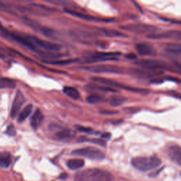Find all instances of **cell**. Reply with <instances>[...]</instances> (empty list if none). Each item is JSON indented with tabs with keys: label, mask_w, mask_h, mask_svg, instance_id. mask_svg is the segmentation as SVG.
I'll use <instances>...</instances> for the list:
<instances>
[{
	"label": "cell",
	"mask_w": 181,
	"mask_h": 181,
	"mask_svg": "<svg viewBox=\"0 0 181 181\" xmlns=\"http://www.w3.org/2000/svg\"><path fill=\"white\" fill-rule=\"evenodd\" d=\"M33 105L28 104L24 108L21 110L20 114L18 115V123H23V121H25L27 118H28V116L31 114L32 110H33Z\"/></svg>",
	"instance_id": "7402d4cb"
},
{
	"label": "cell",
	"mask_w": 181,
	"mask_h": 181,
	"mask_svg": "<svg viewBox=\"0 0 181 181\" xmlns=\"http://www.w3.org/2000/svg\"><path fill=\"white\" fill-rule=\"evenodd\" d=\"M167 55L170 56H180L181 53V48L180 44H175V43H171L166 47V49L165 50Z\"/></svg>",
	"instance_id": "44dd1931"
},
{
	"label": "cell",
	"mask_w": 181,
	"mask_h": 181,
	"mask_svg": "<svg viewBox=\"0 0 181 181\" xmlns=\"http://www.w3.org/2000/svg\"><path fill=\"white\" fill-rule=\"evenodd\" d=\"M63 92L67 96L74 100H78L80 98V93L76 88L71 86H66L63 88Z\"/></svg>",
	"instance_id": "484cf974"
},
{
	"label": "cell",
	"mask_w": 181,
	"mask_h": 181,
	"mask_svg": "<svg viewBox=\"0 0 181 181\" xmlns=\"http://www.w3.org/2000/svg\"><path fill=\"white\" fill-rule=\"evenodd\" d=\"M120 53H97L93 52L89 53L88 56L83 57V63H93L96 62L103 61H114L118 60L117 56L120 55Z\"/></svg>",
	"instance_id": "8992f818"
},
{
	"label": "cell",
	"mask_w": 181,
	"mask_h": 181,
	"mask_svg": "<svg viewBox=\"0 0 181 181\" xmlns=\"http://www.w3.org/2000/svg\"><path fill=\"white\" fill-rule=\"evenodd\" d=\"M147 38L151 39L160 40V39H175L180 40L181 38V34L179 31H168L163 33H156L149 34Z\"/></svg>",
	"instance_id": "8fae6325"
},
{
	"label": "cell",
	"mask_w": 181,
	"mask_h": 181,
	"mask_svg": "<svg viewBox=\"0 0 181 181\" xmlns=\"http://www.w3.org/2000/svg\"><path fill=\"white\" fill-rule=\"evenodd\" d=\"M6 134L9 135L11 137H13V136H15L16 133H17V132H16V129H15V127L13 126V125H9V126L6 129Z\"/></svg>",
	"instance_id": "d6a6232c"
},
{
	"label": "cell",
	"mask_w": 181,
	"mask_h": 181,
	"mask_svg": "<svg viewBox=\"0 0 181 181\" xmlns=\"http://www.w3.org/2000/svg\"><path fill=\"white\" fill-rule=\"evenodd\" d=\"M134 64L137 66L143 67L145 69L150 70V71L156 72V70H166V71L176 72V69L173 66L163 60H160V59H140L134 63Z\"/></svg>",
	"instance_id": "277c9868"
},
{
	"label": "cell",
	"mask_w": 181,
	"mask_h": 181,
	"mask_svg": "<svg viewBox=\"0 0 181 181\" xmlns=\"http://www.w3.org/2000/svg\"><path fill=\"white\" fill-rule=\"evenodd\" d=\"M140 108H128L124 109V111L129 113V114H133V113L139 111Z\"/></svg>",
	"instance_id": "e575fe53"
},
{
	"label": "cell",
	"mask_w": 181,
	"mask_h": 181,
	"mask_svg": "<svg viewBox=\"0 0 181 181\" xmlns=\"http://www.w3.org/2000/svg\"><path fill=\"white\" fill-rule=\"evenodd\" d=\"M48 3H50V4H60L62 6H65L69 7L68 9H69L70 7L72 8H74V9H77L78 8L77 7H76L77 5L75 4L74 2H68V1H58V0H55V1H53V0H51V1H46Z\"/></svg>",
	"instance_id": "f546056e"
},
{
	"label": "cell",
	"mask_w": 181,
	"mask_h": 181,
	"mask_svg": "<svg viewBox=\"0 0 181 181\" xmlns=\"http://www.w3.org/2000/svg\"><path fill=\"white\" fill-rule=\"evenodd\" d=\"M101 114L102 115H116L118 114L119 112L117 110H103L100 111Z\"/></svg>",
	"instance_id": "836d02e7"
},
{
	"label": "cell",
	"mask_w": 181,
	"mask_h": 181,
	"mask_svg": "<svg viewBox=\"0 0 181 181\" xmlns=\"http://www.w3.org/2000/svg\"><path fill=\"white\" fill-rule=\"evenodd\" d=\"M126 58L129 59H131V60H133V59H137V55L134 53H129L128 55H126Z\"/></svg>",
	"instance_id": "d590c367"
},
{
	"label": "cell",
	"mask_w": 181,
	"mask_h": 181,
	"mask_svg": "<svg viewBox=\"0 0 181 181\" xmlns=\"http://www.w3.org/2000/svg\"><path fill=\"white\" fill-rule=\"evenodd\" d=\"M26 38L33 43L35 46H38L45 50H48V52H58L59 50L62 49V46L60 45L41 40L36 36H28Z\"/></svg>",
	"instance_id": "9c48e42d"
},
{
	"label": "cell",
	"mask_w": 181,
	"mask_h": 181,
	"mask_svg": "<svg viewBox=\"0 0 181 181\" xmlns=\"http://www.w3.org/2000/svg\"><path fill=\"white\" fill-rule=\"evenodd\" d=\"M152 83H155V84H160V83L163 82V79H152L150 82Z\"/></svg>",
	"instance_id": "8d00e7d4"
},
{
	"label": "cell",
	"mask_w": 181,
	"mask_h": 181,
	"mask_svg": "<svg viewBox=\"0 0 181 181\" xmlns=\"http://www.w3.org/2000/svg\"><path fill=\"white\" fill-rule=\"evenodd\" d=\"M11 36H12L13 40H15L16 42H17L21 45H22L23 46L27 48L28 49L31 50V51H33V52H36L37 53L39 51V50H38L37 48L35 46L33 43L30 41L27 38H24L23 36H18V35L14 34V33H12V35H11Z\"/></svg>",
	"instance_id": "2e32d148"
},
{
	"label": "cell",
	"mask_w": 181,
	"mask_h": 181,
	"mask_svg": "<svg viewBox=\"0 0 181 181\" xmlns=\"http://www.w3.org/2000/svg\"><path fill=\"white\" fill-rule=\"evenodd\" d=\"M80 142H91L93 143V144L101 146V147H106V142L102 139H88L84 137H82L79 139Z\"/></svg>",
	"instance_id": "f1b7e54d"
},
{
	"label": "cell",
	"mask_w": 181,
	"mask_h": 181,
	"mask_svg": "<svg viewBox=\"0 0 181 181\" xmlns=\"http://www.w3.org/2000/svg\"><path fill=\"white\" fill-rule=\"evenodd\" d=\"M77 61H79L78 59H64V60L58 59V60H53V61H44V63L53 64V65H67V64H72Z\"/></svg>",
	"instance_id": "83f0119b"
},
{
	"label": "cell",
	"mask_w": 181,
	"mask_h": 181,
	"mask_svg": "<svg viewBox=\"0 0 181 181\" xmlns=\"http://www.w3.org/2000/svg\"><path fill=\"white\" fill-rule=\"evenodd\" d=\"M91 79L93 82L100 83V84H103L105 86H108V87L112 88H123L125 89V90L130 91V92L139 93L142 95H147L149 93V91L145 88H136V87H132V86H129L126 84H124L120 82H116L115 80L106 79V78L103 77H93L91 78Z\"/></svg>",
	"instance_id": "3957f363"
},
{
	"label": "cell",
	"mask_w": 181,
	"mask_h": 181,
	"mask_svg": "<svg viewBox=\"0 0 181 181\" xmlns=\"http://www.w3.org/2000/svg\"><path fill=\"white\" fill-rule=\"evenodd\" d=\"M43 120H44V115H43L41 110L39 108H37L31 117V126L34 130H36L41 125Z\"/></svg>",
	"instance_id": "e0dca14e"
},
{
	"label": "cell",
	"mask_w": 181,
	"mask_h": 181,
	"mask_svg": "<svg viewBox=\"0 0 181 181\" xmlns=\"http://www.w3.org/2000/svg\"><path fill=\"white\" fill-rule=\"evenodd\" d=\"M85 162L83 159L81 158H72L69 159L67 162V166L70 170L75 171L79 168H82L84 166Z\"/></svg>",
	"instance_id": "ffe728a7"
},
{
	"label": "cell",
	"mask_w": 181,
	"mask_h": 181,
	"mask_svg": "<svg viewBox=\"0 0 181 181\" xmlns=\"http://www.w3.org/2000/svg\"><path fill=\"white\" fill-rule=\"evenodd\" d=\"M120 28L124 31L131 32L134 33H146V34H152L156 33L158 31L157 27L148 24L143 23H136V24H129V25L121 26Z\"/></svg>",
	"instance_id": "ba28073f"
},
{
	"label": "cell",
	"mask_w": 181,
	"mask_h": 181,
	"mask_svg": "<svg viewBox=\"0 0 181 181\" xmlns=\"http://www.w3.org/2000/svg\"><path fill=\"white\" fill-rule=\"evenodd\" d=\"M11 163H12V156L9 153H0V168H9Z\"/></svg>",
	"instance_id": "d4e9b609"
},
{
	"label": "cell",
	"mask_w": 181,
	"mask_h": 181,
	"mask_svg": "<svg viewBox=\"0 0 181 181\" xmlns=\"http://www.w3.org/2000/svg\"><path fill=\"white\" fill-rule=\"evenodd\" d=\"M112 175L104 170L91 168L81 171L76 175L74 181H111Z\"/></svg>",
	"instance_id": "6da1fadb"
},
{
	"label": "cell",
	"mask_w": 181,
	"mask_h": 181,
	"mask_svg": "<svg viewBox=\"0 0 181 181\" xmlns=\"http://www.w3.org/2000/svg\"><path fill=\"white\" fill-rule=\"evenodd\" d=\"M76 135L74 131L69 129H62L56 132L54 135V139L59 142H69Z\"/></svg>",
	"instance_id": "4fadbf2b"
},
{
	"label": "cell",
	"mask_w": 181,
	"mask_h": 181,
	"mask_svg": "<svg viewBox=\"0 0 181 181\" xmlns=\"http://www.w3.org/2000/svg\"><path fill=\"white\" fill-rule=\"evenodd\" d=\"M135 48L137 53L141 56H153L156 55V51L149 43H139L137 44Z\"/></svg>",
	"instance_id": "5bb4252c"
},
{
	"label": "cell",
	"mask_w": 181,
	"mask_h": 181,
	"mask_svg": "<svg viewBox=\"0 0 181 181\" xmlns=\"http://www.w3.org/2000/svg\"><path fill=\"white\" fill-rule=\"evenodd\" d=\"M168 154L171 160L178 166L181 165V148L179 145L173 144L168 148Z\"/></svg>",
	"instance_id": "9a60e30c"
},
{
	"label": "cell",
	"mask_w": 181,
	"mask_h": 181,
	"mask_svg": "<svg viewBox=\"0 0 181 181\" xmlns=\"http://www.w3.org/2000/svg\"><path fill=\"white\" fill-rule=\"evenodd\" d=\"M37 31L40 32V33H41L43 36H45L47 38H57V36H58V34H57L56 31H54V30L50 28H47V27L42 26L40 25Z\"/></svg>",
	"instance_id": "4316f807"
},
{
	"label": "cell",
	"mask_w": 181,
	"mask_h": 181,
	"mask_svg": "<svg viewBox=\"0 0 181 181\" xmlns=\"http://www.w3.org/2000/svg\"><path fill=\"white\" fill-rule=\"evenodd\" d=\"M110 137H111V134H110V133H108V132H105V133H103L101 134V137L103 139H110Z\"/></svg>",
	"instance_id": "74e56055"
},
{
	"label": "cell",
	"mask_w": 181,
	"mask_h": 181,
	"mask_svg": "<svg viewBox=\"0 0 181 181\" xmlns=\"http://www.w3.org/2000/svg\"><path fill=\"white\" fill-rule=\"evenodd\" d=\"M64 11L66 13H69V14L74 16V17L81 18V19L83 20H86V21H99V22H109V21H112L113 20L110 19H102V18H96L95 17H92V16L88 15V14H85V13H82L80 12H77L76 10H71V9H68L64 8Z\"/></svg>",
	"instance_id": "7c38bea8"
},
{
	"label": "cell",
	"mask_w": 181,
	"mask_h": 181,
	"mask_svg": "<svg viewBox=\"0 0 181 181\" xmlns=\"http://www.w3.org/2000/svg\"><path fill=\"white\" fill-rule=\"evenodd\" d=\"M2 28V24H1V22H0V28Z\"/></svg>",
	"instance_id": "60d3db41"
},
{
	"label": "cell",
	"mask_w": 181,
	"mask_h": 181,
	"mask_svg": "<svg viewBox=\"0 0 181 181\" xmlns=\"http://www.w3.org/2000/svg\"><path fill=\"white\" fill-rule=\"evenodd\" d=\"M103 98L101 96L97 95V94H92V95H90L87 97L86 101H87L88 103L95 104L101 102V101H103Z\"/></svg>",
	"instance_id": "4dcf8cb0"
},
{
	"label": "cell",
	"mask_w": 181,
	"mask_h": 181,
	"mask_svg": "<svg viewBox=\"0 0 181 181\" xmlns=\"http://www.w3.org/2000/svg\"><path fill=\"white\" fill-rule=\"evenodd\" d=\"M17 86L16 82L10 78H0V89L14 88Z\"/></svg>",
	"instance_id": "cb8c5ba5"
},
{
	"label": "cell",
	"mask_w": 181,
	"mask_h": 181,
	"mask_svg": "<svg viewBox=\"0 0 181 181\" xmlns=\"http://www.w3.org/2000/svg\"><path fill=\"white\" fill-rule=\"evenodd\" d=\"M98 34H100L101 36L108 37V38H125L128 37L123 33L120 31H116V30L109 29V28H100L97 30Z\"/></svg>",
	"instance_id": "ac0fdd59"
},
{
	"label": "cell",
	"mask_w": 181,
	"mask_h": 181,
	"mask_svg": "<svg viewBox=\"0 0 181 181\" xmlns=\"http://www.w3.org/2000/svg\"><path fill=\"white\" fill-rule=\"evenodd\" d=\"M85 88L88 91H98L101 92H109V93H117L118 91L113 88L108 87L103 85H97L93 83H88L85 86Z\"/></svg>",
	"instance_id": "d6986e66"
},
{
	"label": "cell",
	"mask_w": 181,
	"mask_h": 181,
	"mask_svg": "<svg viewBox=\"0 0 181 181\" xmlns=\"http://www.w3.org/2000/svg\"><path fill=\"white\" fill-rule=\"evenodd\" d=\"M67 176H68V175H67V173H62L60 175V176L59 177V179L64 180V179H66V178H67Z\"/></svg>",
	"instance_id": "f35d334b"
},
{
	"label": "cell",
	"mask_w": 181,
	"mask_h": 181,
	"mask_svg": "<svg viewBox=\"0 0 181 181\" xmlns=\"http://www.w3.org/2000/svg\"><path fill=\"white\" fill-rule=\"evenodd\" d=\"M26 101V98L23 93L20 90H18L13 99L12 109H11L10 115L12 118H15L18 115V112Z\"/></svg>",
	"instance_id": "30bf717a"
},
{
	"label": "cell",
	"mask_w": 181,
	"mask_h": 181,
	"mask_svg": "<svg viewBox=\"0 0 181 181\" xmlns=\"http://www.w3.org/2000/svg\"><path fill=\"white\" fill-rule=\"evenodd\" d=\"M72 155L82 156L88 158L91 160H103L105 158V153L99 148L93 147H87L82 148H78L72 152Z\"/></svg>",
	"instance_id": "5b68a950"
},
{
	"label": "cell",
	"mask_w": 181,
	"mask_h": 181,
	"mask_svg": "<svg viewBox=\"0 0 181 181\" xmlns=\"http://www.w3.org/2000/svg\"><path fill=\"white\" fill-rule=\"evenodd\" d=\"M126 101L127 99L123 96H112L110 97L108 100V103L111 105V106L118 107L123 105Z\"/></svg>",
	"instance_id": "603a6c76"
},
{
	"label": "cell",
	"mask_w": 181,
	"mask_h": 181,
	"mask_svg": "<svg viewBox=\"0 0 181 181\" xmlns=\"http://www.w3.org/2000/svg\"><path fill=\"white\" fill-rule=\"evenodd\" d=\"M81 69L93 73H110V74H124L125 72L123 67L113 64H98V65L86 66Z\"/></svg>",
	"instance_id": "52a82bcc"
},
{
	"label": "cell",
	"mask_w": 181,
	"mask_h": 181,
	"mask_svg": "<svg viewBox=\"0 0 181 181\" xmlns=\"http://www.w3.org/2000/svg\"><path fill=\"white\" fill-rule=\"evenodd\" d=\"M161 159L156 156H139L132 160V165L139 171H148L155 169L161 166Z\"/></svg>",
	"instance_id": "7a4b0ae2"
},
{
	"label": "cell",
	"mask_w": 181,
	"mask_h": 181,
	"mask_svg": "<svg viewBox=\"0 0 181 181\" xmlns=\"http://www.w3.org/2000/svg\"><path fill=\"white\" fill-rule=\"evenodd\" d=\"M75 128L77 129V130L79 131L80 132H82V133L91 134L93 132V129L91 128H88V127H84L80 125H75Z\"/></svg>",
	"instance_id": "1f68e13d"
},
{
	"label": "cell",
	"mask_w": 181,
	"mask_h": 181,
	"mask_svg": "<svg viewBox=\"0 0 181 181\" xmlns=\"http://www.w3.org/2000/svg\"><path fill=\"white\" fill-rule=\"evenodd\" d=\"M0 58H2V59H3V58H4V55H2V53H0Z\"/></svg>",
	"instance_id": "ab89813d"
}]
</instances>
